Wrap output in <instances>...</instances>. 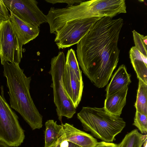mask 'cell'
<instances>
[{"instance_id":"obj_1","label":"cell","mask_w":147,"mask_h":147,"mask_svg":"<svg viewBox=\"0 0 147 147\" xmlns=\"http://www.w3.org/2000/svg\"><path fill=\"white\" fill-rule=\"evenodd\" d=\"M123 24L121 18L103 17L77 44L79 65L98 88L108 84L118 64L120 51L118 42Z\"/></svg>"},{"instance_id":"obj_25","label":"cell","mask_w":147,"mask_h":147,"mask_svg":"<svg viewBox=\"0 0 147 147\" xmlns=\"http://www.w3.org/2000/svg\"><path fill=\"white\" fill-rule=\"evenodd\" d=\"M63 142L61 137H60L58 139V142L56 147H61V143Z\"/></svg>"},{"instance_id":"obj_9","label":"cell","mask_w":147,"mask_h":147,"mask_svg":"<svg viewBox=\"0 0 147 147\" xmlns=\"http://www.w3.org/2000/svg\"><path fill=\"white\" fill-rule=\"evenodd\" d=\"M62 83L65 94L76 109L81 99L84 84L68 63H65L62 76Z\"/></svg>"},{"instance_id":"obj_27","label":"cell","mask_w":147,"mask_h":147,"mask_svg":"<svg viewBox=\"0 0 147 147\" xmlns=\"http://www.w3.org/2000/svg\"><path fill=\"white\" fill-rule=\"evenodd\" d=\"M58 142V141L56 142L54 144H52V145H51V146H49V147H56Z\"/></svg>"},{"instance_id":"obj_3","label":"cell","mask_w":147,"mask_h":147,"mask_svg":"<svg viewBox=\"0 0 147 147\" xmlns=\"http://www.w3.org/2000/svg\"><path fill=\"white\" fill-rule=\"evenodd\" d=\"M84 129L103 141L111 142L125 127L123 118L107 112L104 108L83 107L77 114Z\"/></svg>"},{"instance_id":"obj_14","label":"cell","mask_w":147,"mask_h":147,"mask_svg":"<svg viewBox=\"0 0 147 147\" xmlns=\"http://www.w3.org/2000/svg\"><path fill=\"white\" fill-rule=\"evenodd\" d=\"M131 63L138 78L147 84V56L133 46L129 52Z\"/></svg>"},{"instance_id":"obj_4","label":"cell","mask_w":147,"mask_h":147,"mask_svg":"<svg viewBox=\"0 0 147 147\" xmlns=\"http://www.w3.org/2000/svg\"><path fill=\"white\" fill-rule=\"evenodd\" d=\"M65 63L64 53L59 52L57 56L51 59L49 71L52 77L51 86L53 89L54 102L58 119L61 122L63 117L71 118L76 112V109L65 94L62 85V76Z\"/></svg>"},{"instance_id":"obj_16","label":"cell","mask_w":147,"mask_h":147,"mask_svg":"<svg viewBox=\"0 0 147 147\" xmlns=\"http://www.w3.org/2000/svg\"><path fill=\"white\" fill-rule=\"evenodd\" d=\"M147 140V135L140 134L134 129L125 135L117 147H142Z\"/></svg>"},{"instance_id":"obj_22","label":"cell","mask_w":147,"mask_h":147,"mask_svg":"<svg viewBox=\"0 0 147 147\" xmlns=\"http://www.w3.org/2000/svg\"><path fill=\"white\" fill-rule=\"evenodd\" d=\"M47 2L54 4L57 3H65L68 4V6L74 5L76 4H80L84 1L77 0H45Z\"/></svg>"},{"instance_id":"obj_6","label":"cell","mask_w":147,"mask_h":147,"mask_svg":"<svg viewBox=\"0 0 147 147\" xmlns=\"http://www.w3.org/2000/svg\"><path fill=\"white\" fill-rule=\"evenodd\" d=\"M23 45L10 21H0V60L19 64L22 57Z\"/></svg>"},{"instance_id":"obj_7","label":"cell","mask_w":147,"mask_h":147,"mask_svg":"<svg viewBox=\"0 0 147 147\" xmlns=\"http://www.w3.org/2000/svg\"><path fill=\"white\" fill-rule=\"evenodd\" d=\"M101 18H82L65 24L55 33L54 41L58 49H63L77 44Z\"/></svg>"},{"instance_id":"obj_12","label":"cell","mask_w":147,"mask_h":147,"mask_svg":"<svg viewBox=\"0 0 147 147\" xmlns=\"http://www.w3.org/2000/svg\"><path fill=\"white\" fill-rule=\"evenodd\" d=\"M128 90V86H126L106 97L104 107L107 112L113 116L120 117L126 104Z\"/></svg>"},{"instance_id":"obj_15","label":"cell","mask_w":147,"mask_h":147,"mask_svg":"<svg viewBox=\"0 0 147 147\" xmlns=\"http://www.w3.org/2000/svg\"><path fill=\"white\" fill-rule=\"evenodd\" d=\"M45 125L44 147H49L58 141L63 135V131L62 125L57 124L52 119L47 120Z\"/></svg>"},{"instance_id":"obj_21","label":"cell","mask_w":147,"mask_h":147,"mask_svg":"<svg viewBox=\"0 0 147 147\" xmlns=\"http://www.w3.org/2000/svg\"><path fill=\"white\" fill-rule=\"evenodd\" d=\"M10 14L3 2L2 0H0V21L10 20Z\"/></svg>"},{"instance_id":"obj_19","label":"cell","mask_w":147,"mask_h":147,"mask_svg":"<svg viewBox=\"0 0 147 147\" xmlns=\"http://www.w3.org/2000/svg\"><path fill=\"white\" fill-rule=\"evenodd\" d=\"M135 47L144 55L147 56V36L138 33L135 30L132 31Z\"/></svg>"},{"instance_id":"obj_11","label":"cell","mask_w":147,"mask_h":147,"mask_svg":"<svg viewBox=\"0 0 147 147\" xmlns=\"http://www.w3.org/2000/svg\"><path fill=\"white\" fill-rule=\"evenodd\" d=\"M10 13V21L23 45L38 35L39 27L32 26L19 18L11 11Z\"/></svg>"},{"instance_id":"obj_10","label":"cell","mask_w":147,"mask_h":147,"mask_svg":"<svg viewBox=\"0 0 147 147\" xmlns=\"http://www.w3.org/2000/svg\"><path fill=\"white\" fill-rule=\"evenodd\" d=\"M63 134L61 138L63 141L71 142L80 147H94L97 140L92 136L75 127L72 125L62 123Z\"/></svg>"},{"instance_id":"obj_20","label":"cell","mask_w":147,"mask_h":147,"mask_svg":"<svg viewBox=\"0 0 147 147\" xmlns=\"http://www.w3.org/2000/svg\"><path fill=\"white\" fill-rule=\"evenodd\" d=\"M133 125L136 126L142 134L147 133V115L136 111Z\"/></svg>"},{"instance_id":"obj_26","label":"cell","mask_w":147,"mask_h":147,"mask_svg":"<svg viewBox=\"0 0 147 147\" xmlns=\"http://www.w3.org/2000/svg\"><path fill=\"white\" fill-rule=\"evenodd\" d=\"M0 147H9L4 143L0 141Z\"/></svg>"},{"instance_id":"obj_8","label":"cell","mask_w":147,"mask_h":147,"mask_svg":"<svg viewBox=\"0 0 147 147\" xmlns=\"http://www.w3.org/2000/svg\"><path fill=\"white\" fill-rule=\"evenodd\" d=\"M7 9L19 18L34 26L40 27L47 23L46 15L35 0H2Z\"/></svg>"},{"instance_id":"obj_13","label":"cell","mask_w":147,"mask_h":147,"mask_svg":"<svg viewBox=\"0 0 147 147\" xmlns=\"http://www.w3.org/2000/svg\"><path fill=\"white\" fill-rule=\"evenodd\" d=\"M130 77L131 75L127 72L124 65L119 66L107 86L106 97L128 86L131 82Z\"/></svg>"},{"instance_id":"obj_23","label":"cell","mask_w":147,"mask_h":147,"mask_svg":"<svg viewBox=\"0 0 147 147\" xmlns=\"http://www.w3.org/2000/svg\"><path fill=\"white\" fill-rule=\"evenodd\" d=\"M94 147H117V144L104 141L97 142Z\"/></svg>"},{"instance_id":"obj_17","label":"cell","mask_w":147,"mask_h":147,"mask_svg":"<svg viewBox=\"0 0 147 147\" xmlns=\"http://www.w3.org/2000/svg\"><path fill=\"white\" fill-rule=\"evenodd\" d=\"M134 106L136 111L147 115V84L140 79Z\"/></svg>"},{"instance_id":"obj_24","label":"cell","mask_w":147,"mask_h":147,"mask_svg":"<svg viewBox=\"0 0 147 147\" xmlns=\"http://www.w3.org/2000/svg\"><path fill=\"white\" fill-rule=\"evenodd\" d=\"M68 142V144L66 147H80L78 145L70 142Z\"/></svg>"},{"instance_id":"obj_5","label":"cell","mask_w":147,"mask_h":147,"mask_svg":"<svg viewBox=\"0 0 147 147\" xmlns=\"http://www.w3.org/2000/svg\"><path fill=\"white\" fill-rule=\"evenodd\" d=\"M0 94V141L9 147H18L23 142L24 131L20 124L18 117L7 102L3 87Z\"/></svg>"},{"instance_id":"obj_2","label":"cell","mask_w":147,"mask_h":147,"mask_svg":"<svg viewBox=\"0 0 147 147\" xmlns=\"http://www.w3.org/2000/svg\"><path fill=\"white\" fill-rule=\"evenodd\" d=\"M3 65L11 107L21 115L32 130L40 129L42 116L30 94L31 77L26 76L19 64L6 61Z\"/></svg>"},{"instance_id":"obj_18","label":"cell","mask_w":147,"mask_h":147,"mask_svg":"<svg viewBox=\"0 0 147 147\" xmlns=\"http://www.w3.org/2000/svg\"><path fill=\"white\" fill-rule=\"evenodd\" d=\"M66 63H68L80 80H82V71L80 69L75 51L72 49L68 50L66 57Z\"/></svg>"}]
</instances>
